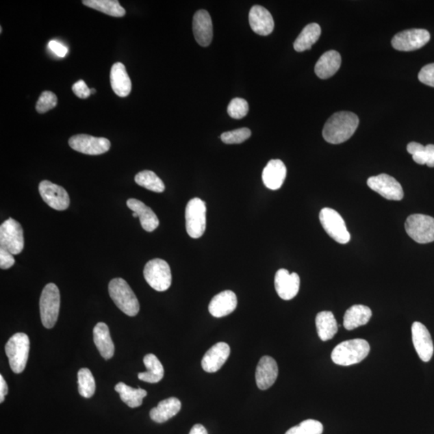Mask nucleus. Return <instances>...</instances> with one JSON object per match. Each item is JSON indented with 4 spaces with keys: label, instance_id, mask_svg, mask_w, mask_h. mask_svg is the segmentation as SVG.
I'll use <instances>...</instances> for the list:
<instances>
[{
    "label": "nucleus",
    "instance_id": "obj_1",
    "mask_svg": "<svg viewBox=\"0 0 434 434\" xmlns=\"http://www.w3.org/2000/svg\"><path fill=\"white\" fill-rule=\"evenodd\" d=\"M357 114L349 112H337L327 120L322 131L324 140L331 144H340L348 141L359 126Z\"/></svg>",
    "mask_w": 434,
    "mask_h": 434
},
{
    "label": "nucleus",
    "instance_id": "obj_2",
    "mask_svg": "<svg viewBox=\"0 0 434 434\" xmlns=\"http://www.w3.org/2000/svg\"><path fill=\"white\" fill-rule=\"evenodd\" d=\"M370 345L366 340L355 339L342 342L332 350L331 359L340 366H350L366 359Z\"/></svg>",
    "mask_w": 434,
    "mask_h": 434
},
{
    "label": "nucleus",
    "instance_id": "obj_3",
    "mask_svg": "<svg viewBox=\"0 0 434 434\" xmlns=\"http://www.w3.org/2000/svg\"><path fill=\"white\" fill-rule=\"evenodd\" d=\"M109 294L113 302L127 316L133 317L140 312V303L131 286L123 279H114L109 284Z\"/></svg>",
    "mask_w": 434,
    "mask_h": 434
},
{
    "label": "nucleus",
    "instance_id": "obj_4",
    "mask_svg": "<svg viewBox=\"0 0 434 434\" xmlns=\"http://www.w3.org/2000/svg\"><path fill=\"white\" fill-rule=\"evenodd\" d=\"M30 340L25 333L13 335L5 346V353L13 372H24L29 359Z\"/></svg>",
    "mask_w": 434,
    "mask_h": 434
},
{
    "label": "nucleus",
    "instance_id": "obj_5",
    "mask_svg": "<svg viewBox=\"0 0 434 434\" xmlns=\"http://www.w3.org/2000/svg\"><path fill=\"white\" fill-rule=\"evenodd\" d=\"M61 296L58 286L54 283L45 285L40 299L41 322L45 329H51L58 320Z\"/></svg>",
    "mask_w": 434,
    "mask_h": 434
},
{
    "label": "nucleus",
    "instance_id": "obj_6",
    "mask_svg": "<svg viewBox=\"0 0 434 434\" xmlns=\"http://www.w3.org/2000/svg\"><path fill=\"white\" fill-rule=\"evenodd\" d=\"M143 275L146 283L157 292H166L172 285V272L168 263L159 258L146 263Z\"/></svg>",
    "mask_w": 434,
    "mask_h": 434
},
{
    "label": "nucleus",
    "instance_id": "obj_7",
    "mask_svg": "<svg viewBox=\"0 0 434 434\" xmlns=\"http://www.w3.org/2000/svg\"><path fill=\"white\" fill-rule=\"evenodd\" d=\"M206 205L200 198H193L186 210L187 233L192 238H200L206 229Z\"/></svg>",
    "mask_w": 434,
    "mask_h": 434
},
{
    "label": "nucleus",
    "instance_id": "obj_8",
    "mask_svg": "<svg viewBox=\"0 0 434 434\" xmlns=\"http://www.w3.org/2000/svg\"><path fill=\"white\" fill-rule=\"evenodd\" d=\"M406 233L416 242L428 244L434 242V218L423 214L408 217L405 225Z\"/></svg>",
    "mask_w": 434,
    "mask_h": 434
},
{
    "label": "nucleus",
    "instance_id": "obj_9",
    "mask_svg": "<svg viewBox=\"0 0 434 434\" xmlns=\"http://www.w3.org/2000/svg\"><path fill=\"white\" fill-rule=\"evenodd\" d=\"M25 247L24 231L16 220L9 218L0 226V248L13 255H19Z\"/></svg>",
    "mask_w": 434,
    "mask_h": 434
},
{
    "label": "nucleus",
    "instance_id": "obj_10",
    "mask_svg": "<svg viewBox=\"0 0 434 434\" xmlns=\"http://www.w3.org/2000/svg\"><path fill=\"white\" fill-rule=\"evenodd\" d=\"M320 220L326 233L336 242L347 244L350 242V235L339 212L330 207H324L320 212Z\"/></svg>",
    "mask_w": 434,
    "mask_h": 434
},
{
    "label": "nucleus",
    "instance_id": "obj_11",
    "mask_svg": "<svg viewBox=\"0 0 434 434\" xmlns=\"http://www.w3.org/2000/svg\"><path fill=\"white\" fill-rule=\"evenodd\" d=\"M429 40H431V34L427 30L409 29L396 34L392 40V45L396 50L411 52V51L422 48Z\"/></svg>",
    "mask_w": 434,
    "mask_h": 434
},
{
    "label": "nucleus",
    "instance_id": "obj_12",
    "mask_svg": "<svg viewBox=\"0 0 434 434\" xmlns=\"http://www.w3.org/2000/svg\"><path fill=\"white\" fill-rule=\"evenodd\" d=\"M71 149L80 153L99 155L107 152L112 143L105 138H97L88 135H77L69 138Z\"/></svg>",
    "mask_w": 434,
    "mask_h": 434
},
{
    "label": "nucleus",
    "instance_id": "obj_13",
    "mask_svg": "<svg viewBox=\"0 0 434 434\" xmlns=\"http://www.w3.org/2000/svg\"><path fill=\"white\" fill-rule=\"evenodd\" d=\"M368 186L387 200L401 201L404 191L396 179L387 174H381L368 179Z\"/></svg>",
    "mask_w": 434,
    "mask_h": 434
},
{
    "label": "nucleus",
    "instance_id": "obj_14",
    "mask_svg": "<svg viewBox=\"0 0 434 434\" xmlns=\"http://www.w3.org/2000/svg\"><path fill=\"white\" fill-rule=\"evenodd\" d=\"M39 192L46 204L55 210H66L71 204V200H69L68 194L66 189L49 181V180L40 182Z\"/></svg>",
    "mask_w": 434,
    "mask_h": 434
},
{
    "label": "nucleus",
    "instance_id": "obj_15",
    "mask_svg": "<svg viewBox=\"0 0 434 434\" xmlns=\"http://www.w3.org/2000/svg\"><path fill=\"white\" fill-rule=\"evenodd\" d=\"M412 338L416 352L422 361L429 362L433 355V344L431 333L422 322H414L412 326Z\"/></svg>",
    "mask_w": 434,
    "mask_h": 434
},
{
    "label": "nucleus",
    "instance_id": "obj_16",
    "mask_svg": "<svg viewBox=\"0 0 434 434\" xmlns=\"http://www.w3.org/2000/svg\"><path fill=\"white\" fill-rule=\"evenodd\" d=\"M275 285L281 299L292 300L299 292L300 278L296 273L290 274L288 270L281 269L275 275Z\"/></svg>",
    "mask_w": 434,
    "mask_h": 434
},
{
    "label": "nucleus",
    "instance_id": "obj_17",
    "mask_svg": "<svg viewBox=\"0 0 434 434\" xmlns=\"http://www.w3.org/2000/svg\"><path fill=\"white\" fill-rule=\"evenodd\" d=\"M193 34L196 42L207 47L214 38V27L209 13L206 10H199L193 17Z\"/></svg>",
    "mask_w": 434,
    "mask_h": 434
},
{
    "label": "nucleus",
    "instance_id": "obj_18",
    "mask_svg": "<svg viewBox=\"0 0 434 434\" xmlns=\"http://www.w3.org/2000/svg\"><path fill=\"white\" fill-rule=\"evenodd\" d=\"M230 355L229 344L220 342L207 350L203 357L201 366L206 372L214 373L219 371L227 361Z\"/></svg>",
    "mask_w": 434,
    "mask_h": 434
},
{
    "label": "nucleus",
    "instance_id": "obj_19",
    "mask_svg": "<svg viewBox=\"0 0 434 434\" xmlns=\"http://www.w3.org/2000/svg\"><path fill=\"white\" fill-rule=\"evenodd\" d=\"M279 376L276 360L270 357H263L256 369V382L258 389L266 390L273 385Z\"/></svg>",
    "mask_w": 434,
    "mask_h": 434
},
{
    "label": "nucleus",
    "instance_id": "obj_20",
    "mask_svg": "<svg viewBox=\"0 0 434 434\" xmlns=\"http://www.w3.org/2000/svg\"><path fill=\"white\" fill-rule=\"evenodd\" d=\"M248 20L252 30L258 35L268 36L274 31L273 16L264 7L253 6L249 12Z\"/></svg>",
    "mask_w": 434,
    "mask_h": 434
},
{
    "label": "nucleus",
    "instance_id": "obj_21",
    "mask_svg": "<svg viewBox=\"0 0 434 434\" xmlns=\"http://www.w3.org/2000/svg\"><path fill=\"white\" fill-rule=\"evenodd\" d=\"M238 306V298L236 294L232 290L216 294L211 300L209 311L211 315L216 318H222L230 315L236 310Z\"/></svg>",
    "mask_w": 434,
    "mask_h": 434
},
{
    "label": "nucleus",
    "instance_id": "obj_22",
    "mask_svg": "<svg viewBox=\"0 0 434 434\" xmlns=\"http://www.w3.org/2000/svg\"><path fill=\"white\" fill-rule=\"evenodd\" d=\"M285 165L280 159H272L263 170L262 180L265 186L270 190H278L283 186L286 177Z\"/></svg>",
    "mask_w": 434,
    "mask_h": 434
},
{
    "label": "nucleus",
    "instance_id": "obj_23",
    "mask_svg": "<svg viewBox=\"0 0 434 434\" xmlns=\"http://www.w3.org/2000/svg\"><path fill=\"white\" fill-rule=\"evenodd\" d=\"M129 209L136 212L138 217H140V223L143 229L146 232H153L159 227V220L156 214L144 203L137 200V199H129L127 202Z\"/></svg>",
    "mask_w": 434,
    "mask_h": 434
},
{
    "label": "nucleus",
    "instance_id": "obj_24",
    "mask_svg": "<svg viewBox=\"0 0 434 434\" xmlns=\"http://www.w3.org/2000/svg\"><path fill=\"white\" fill-rule=\"evenodd\" d=\"M110 83L114 93L121 98L131 94L132 84L126 67L123 63H115L110 71Z\"/></svg>",
    "mask_w": 434,
    "mask_h": 434
},
{
    "label": "nucleus",
    "instance_id": "obj_25",
    "mask_svg": "<svg viewBox=\"0 0 434 434\" xmlns=\"http://www.w3.org/2000/svg\"><path fill=\"white\" fill-rule=\"evenodd\" d=\"M341 66V56L335 50L323 53L315 67L316 75L321 79H329L334 76Z\"/></svg>",
    "mask_w": 434,
    "mask_h": 434
},
{
    "label": "nucleus",
    "instance_id": "obj_26",
    "mask_svg": "<svg viewBox=\"0 0 434 434\" xmlns=\"http://www.w3.org/2000/svg\"><path fill=\"white\" fill-rule=\"evenodd\" d=\"M372 316V310L368 307L363 305H354L345 312L344 326L348 331L354 330L357 327L366 325Z\"/></svg>",
    "mask_w": 434,
    "mask_h": 434
},
{
    "label": "nucleus",
    "instance_id": "obj_27",
    "mask_svg": "<svg viewBox=\"0 0 434 434\" xmlns=\"http://www.w3.org/2000/svg\"><path fill=\"white\" fill-rule=\"evenodd\" d=\"M180 409H181V403L175 397L160 401L157 407L151 410L150 417L152 421L156 423H164L175 417Z\"/></svg>",
    "mask_w": 434,
    "mask_h": 434
},
{
    "label": "nucleus",
    "instance_id": "obj_28",
    "mask_svg": "<svg viewBox=\"0 0 434 434\" xmlns=\"http://www.w3.org/2000/svg\"><path fill=\"white\" fill-rule=\"evenodd\" d=\"M94 341L101 357L110 359L114 357V344L107 325L99 322L94 329Z\"/></svg>",
    "mask_w": 434,
    "mask_h": 434
},
{
    "label": "nucleus",
    "instance_id": "obj_29",
    "mask_svg": "<svg viewBox=\"0 0 434 434\" xmlns=\"http://www.w3.org/2000/svg\"><path fill=\"white\" fill-rule=\"evenodd\" d=\"M316 324L318 335L322 341H329L333 338L339 329L333 313L331 311L318 313Z\"/></svg>",
    "mask_w": 434,
    "mask_h": 434
},
{
    "label": "nucleus",
    "instance_id": "obj_30",
    "mask_svg": "<svg viewBox=\"0 0 434 434\" xmlns=\"http://www.w3.org/2000/svg\"><path fill=\"white\" fill-rule=\"evenodd\" d=\"M143 363H144L147 371L138 373V377L140 381L155 384L164 378V369L156 355L154 354L146 355L143 359Z\"/></svg>",
    "mask_w": 434,
    "mask_h": 434
},
{
    "label": "nucleus",
    "instance_id": "obj_31",
    "mask_svg": "<svg viewBox=\"0 0 434 434\" xmlns=\"http://www.w3.org/2000/svg\"><path fill=\"white\" fill-rule=\"evenodd\" d=\"M321 32V27L316 23L307 25L299 34L298 38L295 40L294 49L299 53L311 49L312 46L320 39Z\"/></svg>",
    "mask_w": 434,
    "mask_h": 434
},
{
    "label": "nucleus",
    "instance_id": "obj_32",
    "mask_svg": "<svg viewBox=\"0 0 434 434\" xmlns=\"http://www.w3.org/2000/svg\"><path fill=\"white\" fill-rule=\"evenodd\" d=\"M114 390L119 394L123 403L131 408L140 407L142 404L143 398H145L147 395L146 390L133 389V387L124 384L123 382L118 383L115 386Z\"/></svg>",
    "mask_w": 434,
    "mask_h": 434
},
{
    "label": "nucleus",
    "instance_id": "obj_33",
    "mask_svg": "<svg viewBox=\"0 0 434 434\" xmlns=\"http://www.w3.org/2000/svg\"><path fill=\"white\" fill-rule=\"evenodd\" d=\"M84 5L114 17H123L126 10L117 0H84Z\"/></svg>",
    "mask_w": 434,
    "mask_h": 434
},
{
    "label": "nucleus",
    "instance_id": "obj_34",
    "mask_svg": "<svg viewBox=\"0 0 434 434\" xmlns=\"http://www.w3.org/2000/svg\"><path fill=\"white\" fill-rule=\"evenodd\" d=\"M135 181L138 186L145 188L151 192L161 193L165 190L163 180L151 170H145L138 173L136 175Z\"/></svg>",
    "mask_w": 434,
    "mask_h": 434
},
{
    "label": "nucleus",
    "instance_id": "obj_35",
    "mask_svg": "<svg viewBox=\"0 0 434 434\" xmlns=\"http://www.w3.org/2000/svg\"><path fill=\"white\" fill-rule=\"evenodd\" d=\"M78 392L85 398H90L95 394L96 385L93 374L90 369L81 368L78 372Z\"/></svg>",
    "mask_w": 434,
    "mask_h": 434
},
{
    "label": "nucleus",
    "instance_id": "obj_36",
    "mask_svg": "<svg viewBox=\"0 0 434 434\" xmlns=\"http://www.w3.org/2000/svg\"><path fill=\"white\" fill-rule=\"evenodd\" d=\"M322 424L316 420L308 419L300 423L298 426L290 429L285 434H322Z\"/></svg>",
    "mask_w": 434,
    "mask_h": 434
},
{
    "label": "nucleus",
    "instance_id": "obj_37",
    "mask_svg": "<svg viewBox=\"0 0 434 434\" xmlns=\"http://www.w3.org/2000/svg\"><path fill=\"white\" fill-rule=\"evenodd\" d=\"M251 131L248 128H240L232 131L225 132L220 136L221 140L226 144H239L248 140Z\"/></svg>",
    "mask_w": 434,
    "mask_h": 434
},
{
    "label": "nucleus",
    "instance_id": "obj_38",
    "mask_svg": "<svg viewBox=\"0 0 434 434\" xmlns=\"http://www.w3.org/2000/svg\"><path fill=\"white\" fill-rule=\"evenodd\" d=\"M248 110V104L246 100L237 98L230 101L228 106V114L231 118L242 119L246 116Z\"/></svg>",
    "mask_w": 434,
    "mask_h": 434
},
{
    "label": "nucleus",
    "instance_id": "obj_39",
    "mask_svg": "<svg viewBox=\"0 0 434 434\" xmlns=\"http://www.w3.org/2000/svg\"><path fill=\"white\" fill-rule=\"evenodd\" d=\"M58 105V98L56 94L51 91H44L40 96L36 109L40 114H44L49 110L56 107Z\"/></svg>",
    "mask_w": 434,
    "mask_h": 434
},
{
    "label": "nucleus",
    "instance_id": "obj_40",
    "mask_svg": "<svg viewBox=\"0 0 434 434\" xmlns=\"http://www.w3.org/2000/svg\"><path fill=\"white\" fill-rule=\"evenodd\" d=\"M418 79L423 84L434 88V63L424 66L418 75Z\"/></svg>",
    "mask_w": 434,
    "mask_h": 434
},
{
    "label": "nucleus",
    "instance_id": "obj_41",
    "mask_svg": "<svg viewBox=\"0 0 434 434\" xmlns=\"http://www.w3.org/2000/svg\"><path fill=\"white\" fill-rule=\"evenodd\" d=\"M73 93L75 94L78 98L81 99H86L89 98L91 94L90 89L87 86L84 81L80 80L75 83L73 86Z\"/></svg>",
    "mask_w": 434,
    "mask_h": 434
},
{
    "label": "nucleus",
    "instance_id": "obj_42",
    "mask_svg": "<svg viewBox=\"0 0 434 434\" xmlns=\"http://www.w3.org/2000/svg\"><path fill=\"white\" fill-rule=\"evenodd\" d=\"M15 264V258L12 253L3 248H0V268L8 270Z\"/></svg>",
    "mask_w": 434,
    "mask_h": 434
},
{
    "label": "nucleus",
    "instance_id": "obj_43",
    "mask_svg": "<svg viewBox=\"0 0 434 434\" xmlns=\"http://www.w3.org/2000/svg\"><path fill=\"white\" fill-rule=\"evenodd\" d=\"M49 47L53 52L60 58L66 57L68 53V49L66 46L58 42L56 40H51L49 43Z\"/></svg>",
    "mask_w": 434,
    "mask_h": 434
},
{
    "label": "nucleus",
    "instance_id": "obj_44",
    "mask_svg": "<svg viewBox=\"0 0 434 434\" xmlns=\"http://www.w3.org/2000/svg\"><path fill=\"white\" fill-rule=\"evenodd\" d=\"M424 160L429 168H434V145L429 144L424 147Z\"/></svg>",
    "mask_w": 434,
    "mask_h": 434
},
{
    "label": "nucleus",
    "instance_id": "obj_45",
    "mask_svg": "<svg viewBox=\"0 0 434 434\" xmlns=\"http://www.w3.org/2000/svg\"><path fill=\"white\" fill-rule=\"evenodd\" d=\"M8 387L5 380L3 376H0V403H3L5 396L8 394Z\"/></svg>",
    "mask_w": 434,
    "mask_h": 434
},
{
    "label": "nucleus",
    "instance_id": "obj_46",
    "mask_svg": "<svg viewBox=\"0 0 434 434\" xmlns=\"http://www.w3.org/2000/svg\"><path fill=\"white\" fill-rule=\"evenodd\" d=\"M189 434H207V429L201 424H196L194 426Z\"/></svg>",
    "mask_w": 434,
    "mask_h": 434
},
{
    "label": "nucleus",
    "instance_id": "obj_47",
    "mask_svg": "<svg viewBox=\"0 0 434 434\" xmlns=\"http://www.w3.org/2000/svg\"><path fill=\"white\" fill-rule=\"evenodd\" d=\"M91 94H95L96 90L94 89H90Z\"/></svg>",
    "mask_w": 434,
    "mask_h": 434
},
{
    "label": "nucleus",
    "instance_id": "obj_48",
    "mask_svg": "<svg viewBox=\"0 0 434 434\" xmlns=\"http://www.w3.org/2000/svg\"><path fill=\"white\" fill-rule=\"evenodd\" d=\"M133 217H138V215H137V214H136V212H133Z\"/></svg>",
    "mask_w": 434,
    "mask_h": 434
},
{
    "label": "nucleus",
    "instance_id": "obj_49",
    "mask_svg": "<svg viewBox=\"0 0 434 434\" xmlns=\"http://www.w3.org/2000/svg\"><path fill=\"white\" fill-rule=\"evenodd\" d=\"M2 31H3V29H2V27H0V32H1V34H2Z\"/></svg>",
    "mask_w": 434,
    "mask_h": 434
}]
</instances>
